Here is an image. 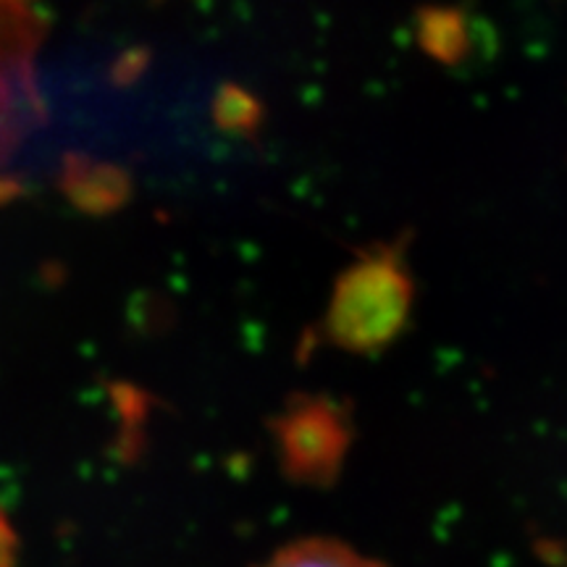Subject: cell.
Here are the masks:
<instances>
[{"label":"cell","mask_w":567,"mask_h":567,"mask_svg":"<svg viewBox=\"0 0 567 567\" xmlns=\"http://www.w3.org/2000/svg\"><path fill=\"white\" fill-rule=\"evenodd\" d=\"M264 567H384L334 538H302L276 551Z\"/></svg>","instance_id":"8992f818"},{"label":"cell","mask_w":567,"mask_h":567,"mask_svg":"<svg viewBox=\"0 0 567 567\" xmlns=\"http://www.w3.org/2000/svg\"><path fill=\"white\" fill-rule=\"evenodd\" d=\"M151 66V51L147 48H130L111 63V82L116 87H130Z\"/></svg>","instance_id":"ba28073f"},{"label":"cell","mask_w":567,"mask_h":567,"mask_svg":"<svg viewBox=\"0 0 567 567\" xmlns=\"http://www.w3.org/2000/svg\"><path fill=\"white\" fill-rule=\"evenodd\" d=\"M213 124L221 132L239 134V137H255L264 126L266 109L260 97H255L250 90H245L243 84L224 82L216 90L210 109Z\"/></svg>","instance_id":"52a82bcc"},{"label":"cell","mask_w":567,"mask_h":567,"mask_svg":"<svg viewBox=\"0 0 567 567\" xmlns=\"http://www.w3.org/2000/svg\"><path fill=\"white\" fill-rule=\"evenodd\" d=\"M19 565V536L6 513H0V567Z\"/></svg>","instance_id":"9c48e42d"},{"label":"cell","mask_w":567,"mask_h":567,"mask_svg":"<svg viewBox=\"0 0 567 567\" xmlns=\"http://www.w3.org/2000/svg\"><path fill=\"white\" fill-rule=\"evenodd\" d=\"M45 30L48 21L38 9L0 0V74H34V53Z\"/></svg>","instance_id":"277c9868"},{"label":"cell","mask_w":567,"mask_h":567,"mask_svg":"<svg viewBox=\"0 0 567 567\" xmlns=\"http://www.w3.org/2000/svg\"><path fill=\"white\" fill-rule=\"evenodd\" d=\"M276 457L284 478L297 486H331L350 446V423L334 400L292 394L271 417Z\"/></svg>","instance_id":"7a4b0ae2"},{"label":"cell","mask_w":567,"mask_h":567,"mask_svg":"<svg viewBox=\"0 0 567 567\" xmlns=\"http://www.w3.org/2000/svg\"><path fill=\"white\" fill-rule=\"evenodd\" d=\"M59 187L63 197L87 216H113L126 208L134 193L126 168L76 151L63 155Z\"/></svg>","instance_id":"3957f363"},{"label":"cell","mask_w":567,"mask_h":567,"mask_svg":"<svg viewBox=\"0 0 567 567\" xmlns=\"http://www.w3.org/2000/svg\"><path fill=\"white\" fill-rule=\"evenodd\" d=\"M111 400L118 413V421H122L118 457L124 463H134L145 452V423L151 421L153 396L145 389L130 384V381H116V384H111Z\"/></svg>","instance_id":"5b68a950"},{"label":"cell","mask_w":567,"mask_h":567,"mask_svg":"<svg viewBox=\"0 0 567 567\" xmlns=\"http://www.w3.org/2000/svg\"><path fill=\"white\" fill-rule=\"evenodd\" d=\"M410 287L392 250L363 255L334 284L321 334L350 352H371L400 331Z\"/></svg>","instance_id":"6da1fadb"},{"label":"cell","mask_w":567,"mask_h":567,"mask_svg":"<svg viewBox=\"0 0 567 567\" xmlns=\"http://www.w3.org/2000/svg\"><path fill=\"white\" fill-rule=\"evenodd\" d=\"M21 193H24V184H21L17 176L0 174V205L13 203Z\"/></svg>","instance_id":"30bf717a"}]
</instances>
